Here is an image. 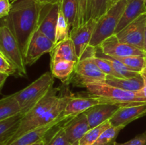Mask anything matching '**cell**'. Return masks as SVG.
<instances>
[{
    "instance_id": "obj_16",
    "label": "cell",
    "mask_w": 146,
    "mask_h": 145,
    "mask_svg": "<svg viewBox=\"0 0 146 145\" xmlns=\"http://www.w3.org/2000/svg\"><path fill=\"white\" fill-rule=\"evenodd\" d=\"M71 117L62 115L59 118L54 120V122H50V123L47 124L44 126L39 127L32 129V130L29 131L28 132L24 134L21 136L11 142L8 145H31L38 142H41V141H43L46 134L48 133V131L51 130L54 126L61 123L63 121L68 119Z\"/></svg>"
},
{
    "instance_id": "obj_37",
    "label": "cell",
    "mask_w": 146,
    "mask_h": 145,
    "mask_svg": "<svg viewBox=\"0 0 146 145\" xmlns=\"http://www.w3.org/2000/svg\"><path fill=\"white\" fill-rule=\"evenodd\" d=\"M34 1L38 3V4H39L40 5L43 6L45 5V4H54V3L59 2L61 0H34Z\"/></svg>"
},
{
    "instance_id": "obj_44",
    "label": "cell",
    "mask_w": 146,
    "mask_h": 145,
    "mask_svg": "<svg viewBox=\"0 0 146 145\" xmlns=\"http://www.w3.org/2000/svg\"><path fill=\"white\" fill-rule=\"evenodd\" d=\"M73 145H78V144H73Z\"/></svg>"
},
{
    "instance_id": "obj_11",
    "label": "cell",
    "mask_w": 146,
    "mask_h": 145,
    "mask_svg": "<svg viewBox=\"0 0 146 145\" xmlns=\"http://www.w3.org/2000/svg\"><path fill=\"white\" fill-rule=\"evenodd\" d=\"M59 9L60 1L41 6L38 18V29L54 43Z\"/></svg>"
},
{
    "instance_id": "obj_46",
    "label": "cell",
    "mask_w": 146,
    "mask_h": 145,
    "mask_svg": "<svg viewBox=\"0 0 146 145\" xmlns=\"http://www.w3.org/2000/svg\"><path fill=\"white\" fill-rule=\"evenodd\" d=\"M41 145H43V143H42V144H41Z\"/></svg>"
},
{
    "instance_id": "obj_23",
    "label": "cell",
    "mask_w": 146,
    "mask_h": 145,
    "mask_svg": "<svg viewBox=\"0 0 146 145\" xmlns=\"http://www.w3.org/2000/svg\"><path fill=\"white\" fill-rule=\"evenodd\" d=\"M68 119L54 126L51 130L48 131V133L46 134L43 139V145H73L66 136L65 132L63 127L64 124Z\"/></svg>"
},
{
    "instance_id": "obj_29",
    "label": "cell",
    "mask_w": 146,
    "mask_h": 145,
    "mask_svg": "<svg viewBox=\"0 0 146 145\" xmlns=\"http://www.w3.org/2000/svg\"><path fill=\"white\" fill-rule=\"evenodd\" d=\"M76 1L78 5V16H77L76 24L73 29L84 25L91 19L90 16L91 0H76Z\"/></svg>"
},
{
    "instance_id": "obj_15",
    "label": "cell",
    "mask_w": 146,
    "mask_h": 145,
    "mask_svg": "<svg viewBox=\"0 0 146 145\" xmlns=\"http://www.w3.org/2000/svg\"><path fill=\"white\" fill-rule=\"evenodd\" d=\"M99 104L105 103L102 99L98 97L91 95L88 96H75L72 95L66 105L63 115L67 117L76 116Z\"/></svg>"
},
{
    "instance_id": "obj_7",
    "label": "cell",
    "mask_w": 146,
    "mask_h": 145,
    "mask_svg": "<svg viewBox=\"0 0 146 145\" xmlns=\"http://www.w3.org/2000/svg\"><path fill=\"white\" fill-rule=\"evenodd\" d=\"M92 58L78 61L67 82H71L78 86L85 87L90 84L105 82L107 75L100 70Z\"/></svg>"
},
{
    "instance_id": "obj_35",
    "label": "cell",
    "mask_w": 146,
    "mask_h": 145,
    "mask_svg": "<svg viewBox=\"0 0 146 145\" xmlns=\"http://www.w3.org/2000/svg\"><path fill=\"white\" fill-rule=\"evenodd\" d=\"M11 5L8 0H0V18H5L9 15Z\"/></svg>"
},
{
    "instance_id": "obj_6",
    "label": "cell",
    "mask_w": 146,
    "mask_h": 145,
    "mask_svg": "<svg viewBox=\"0 0 146 145\" xmlns=\"http://www.w3.org/2000/svg\"><path fill=\"white\" fill-rule=\"evenodd\" d=\"M0 51L9 59L20 77L27 76V70L18 42L8 26L4 22L0 24Z\"/></svg>"
},
{
    "instance_id": "obj_34",
    "label": "cell",
    "mask_w": 146,
    "mask_h": 145,
    "mask_svg": "<svg viewBox=\"0 0 146 145\" xmlns=\"http://www.w3.org/2000/svg\"><path fill=\"white\" fill-rule=\"evenodd\" d=\"M113 145H146V132L137 135L131 140L124 143H117L115 142Z\"/></svg>"
},
{
    "instance_id": "obj_41",
    "label": "cell",
    "mask_w": 146,
    "mask_h": 145,
    "mask_svg": "<svg viewBox=\"0 0 146 145\" xmlns=\"http://www.w3.org/2000/svg\"><path fill=\"white\" fill-rule=\"evenodd\" d=\"M42 143H43V141H41V142H36V143H34L31 145H41L42 144Z\"/></svg>"
},
{
    "instance_id": "obj_32",
    "label": "cell",
    "mask_w": 146,
    "mask_h": 145,
    "mask_svg": "<svg viewBox=\"0 0 146 145\" xmlns=\"http://www.w3.org/2000/svg\"><path fill=\"white\" fill-rule=\"evenodd\" d=\"M0 72H4L9 75L19 76L18 72L14 65L1 51H0Z\"/></svg>"
},
{
    "instance_id": "obj_43",
    "label": "cell",
    "mask_w": 146,
    "mask_h": 145,
    "mask_svg": "<svg viewBox=\"0 0 146 145\" xmlns=\"http://www.w3.org/2000/svg\"><path fill=\"white\" fill-rule=\"evenodd\" d=\"M143 1H145V2H146V0H143Z\"/></svg>"
},
{
    "instance_id": "obj_9",
    "label": "cell",
    "mask_w": 146,
    "mask_h": 145,
    "mask_svg": "<svg viewBox=\"0 0 146 145\" xmlns=\"http://www.w3.org/2000/svg\"><path fill=\"white\" fill-rule=\"evenodd\" d=\"M146 25V13L116 34L121 42L129 44L144 51V34Z\"/></svg>"
},
{
    "instance_id": "obj_19",
    "label": "cell",
    "mask_w": 146,
    "mask_h": 145,
    "mask_svg": "<svg viewBox=\"0 0 146 145\" xmlns=\"http://www.w3.org/2000/svg\"><path fill=\"white\" fill-rule=\"evenodd\" d=\"M50 53L51 62H54L58 60H67L76 63L78 61L74 42L70 37L57 44Z\"/></svg>"
},
{
    "instance_id": "obj_45",
    "label": "cell",
    "mask_w": 146,
    "mask_h": 145,
    "mask_svg": "<svg viewBox=\"0 0 146 145\" xmlns=\"http://www.w3.org/2000/svg\"><path fill=\"white\" fill-rule=\"evenodd\" d=\"M0 145H4V144H0Z\"/></svg>"
},
{
    "instance_id": "obj_30",
    "label": "cell",
    "mask_w": 146,
    "mask_h": 145,
    "mask_svg": "<svg viewBox=\"0 0 146 145\" xmlns=\"http://www.w3.org/2000/svg\"><path fill=\"white\" fill-rule=\"evenodd\" d=\"M69 37L70 29L68 28L66 20L62 11L61 9H59L58 21H57L56 28V45L58 43L67 39Z\"/></svg>"
},
{
    "instance_id": "obj_38",
    "label": "cell",
    "mask_w": 146,
    "mask_h": 145,
    "mask_svg": "<svg viewBox=\"0 0 146 145\" xmlns=\"http://www.w3.org/2000/svg\"><path fill=\"white\" fill-rule=\"evenodd\" d=\"M9 76V75H7V74L0 72V90H1V88L3 87L4 82L7 80V78H8Z\"/></svg>"
},
{
    "instance_id": "obj_42",
    "label": "cell",
    "mask_w": 146,
    "mask_h": 145,
    "mask_svg": "<svg viewBox=\"0 0 146 145\" xmlns=\"http://www.w3.org/2000/svg\"><path fill=\"white\" fill-rule=\"evenodd\" d=\"M8 1H9V2H10V3H11V4H14V2H16V1H17V0H8Z\"/></svg>"
},
{
    "instance_id": "obj_27",
    "label": "cell",
    "mask_w": 146,
    "mask_h": 145,
    "mask_svg": "<svg viewBox=\"0 0 146 145\" xmlns=\"http://www.w3.org/2000/svg\"><path fill=\"white\" fill-rule=\"evenodd\" d=\"M135 72H141L146 66V57L133 55L125 57H113Z\"/></svg>"
},
{
    "instance_id": "obj_33",
    "label": "cell",
    "mask_w": 146,
    "mask_h": 145,
    "mask_svg": "<svg viewBox=\"0 0 146 145\" xmlns=\"http://www.w3.org/2000/svg\"><path fill=\"white\" fill-rule=\"evenodd\" d=\"M92 59L93 61H94V62L96 64L97 66L100 68V70H101V71H103L104 73L106 74L107 75L118 77L117 74L115 73L114 70L113 69V68L111 67V64L108 62V61H107L106 58L96 56L94 57V58H93Z\"/></svg>"
},
{
    "instance_id": "obj_22",
    "label": "cell",
    "mask_w": 146,
    "mask_h": 145,
    "mask_svg": "<svg viewBox=\"0 0 146 145\" xmlns=\"http://www.w3.org/2000/svg\"><path fill=\"white\" fill-rule=\"evenodd\" d=\"M76 63L67 60H58L51 62V74L54 78L67 82L74 71Z\"/></svg>"
},
{
    "instance_id": "obj_21",
    "label": "cell",
    "mask_w": 146,
    "mask_h": 145,
    "mask_svg": "<svg viewBox=\"0 0 146 145\" xmlns=\"http://www.w3.org/2000/svg\"><path fill=\"white\" fill-rule=\"evenodd\" d=\"M23 115L21 113L0 122V144L7 145L19 127Z\"/></svg>"
},
{
    "instance_id": "obj_17",
    "label": "cell",
    "mask_w": 146,
    "mask_h": 145,
    "mask_svg": "<svg viewBox=\"0 0 146 145\" xmlns=\"http://www.w3.org/2000/svg\"><path fill=\"white\" fill-rule=\"evenodd\" d=\"M121 107L112 104H99L84 112L86 115L90 127L94 128L110 120Z\"/></svg>"
},
{
    "instance_id": "obj_39",
    "label": "cell",
    "mask_w": 146,
    "mask_h": 145,
    "mask_svg": "<svg viewBox=\"0 0 146 145\" xmlns=\"http://www.w3.org/2000/svg\"><path fill=\"white\" fill-rule=\"evenodd\" d=\"M121 0H108V10Z\"/></svg>"
},
{
    "instance_id": "obj_25",
    "label": "cell",
    "mask_w": 146,
    "mask_h": 145,
    "mask_svg": "<svg viewBox=\"0 0 146 145\" xmlns=\"http://www.w3.org/2000/svg\"><path fill=\"white\" fill-rule=\"evenodd\" d=\"M60 9L62 11L70 32L74 28L78 16V5L76 0H61Z\"/></svg>"
},
{
    "instance_id": "obj_40",
    "label": "cell",
    "mask_w": 146,
    "mask_h": 145,
    "mask_svg": "<svg viewBox=\"0 0 146 145\" xmlns=\"http://www.w3.org/2000/svg\"><path fill=\"white\" fill-rule=\"evenodd\" d=\"M144 51L146 52V25L145 28V34H144Z\"/></svg>"
},
{
    "instance_id": "obj_28",
    "label": "cell",
    "mask_w": 146,
    "mask_h": 145,
    "mask_svg": "<svg viewBox=\"0 0 146 145\" xmlns=\"http://www.w3.org/2000/svg\"><path fill=\"white\" fill-rule=\"evenodd\" d=\"M123 127L111 126L101 134L94 145H113Z\"/></svg>"
},
{
    "instance_id": "obj_4",
    "label": "cell",
    "mask_w": 146,
    "mask_h": 145,
    "mask_svg": "<svg viewBox=\"0 0 146 145\" xmlns=\"http://www.w3.org/2000/svg\"><path fill=\"white\" fill-rule=\"evenodd\" d=\"M126 4L127 0H121L111 7L96 21L90 45L98 47L104 40L115 34V31Z\"/></svg>"
},
{
    "instance_id": "obj_20",
    "label": "cell",
    "mask_w": 146,
    "mask_h": 145,
    "mask_svg": "<svg viewBox=\"0 0 146 145\" xmlns=\"http://www.w3.org/2000/svg\"><path fill=\"white\" fill-rule=\"evenodd\" d=\"M105 83L125 90L138 92L143 86V79L141 75L131 78H118L107 75Z\"/></svg>"
},
{
    "instance_id": "obj_3",
    "label": "cell",
    "mask_w": 146,
    "mask_h": 145,
    "mask_svg": "<svg viewBox=\"0 0 146 145\" xmlns=\"http://www.w3.org/2000/svg\"><path fill=\"white\" fill-rule=\"evenodd\" d=\"M54 77L51 72L41 75L24 89L14 93L21 108V113L26 115L54 87Z\"/></svg>"
},
{
    "instance_id": "obj_13",
    "label": "cell",
    "mask_w": 146,
    "mask_h": 145,
    "mask_svg": "<svg viewBox=\"0 0 146 145\" xmlns=\"http://www.w3.org/2000/svg\"><path fill=\"white\" fill-rule=\"evenodd\" d=\"M96 24V21L91 19L84 25L74 28L70 32V38L74 42L78 61L86 48L90 45Z\"/></svg>"
},
{
    "instance_id": "obj_24",
    "label": "cell",
    "mask_w": 146,
    "mask_h": 145,
    "mask_svg": "<svg viewBox=\"0 0 146 145\" xmlns=\"http://www.w3.org/2000/svg\"><path fill=\"white\" fill-rule=\"evenodd\" d=\"M21 113V108L14 94L0 99V122Z\"/></svg>"
},
{
    "instance_id": "obj_31",
    "label": "cell",
    "mask_w": 146,
    "mask_h": 145,
    "mask_svg": "<svg viewBox=\"0 0 146 145\" xmlns=\"http://www.w3.org/2000/svg\"><path fill=\"white\" fill-rule=\"evenodd\" d=\"M108 11V0H91L90 16L97 21ZM90 19V20H91Z\"/></svg>"
},
{
    "instance_id": "obj_18",
    "label": "cell",
    "mask_w": 146,
    "mask_h": 145,
    "mask_svg": "<svg viewBox=\"0 0 146 145\" xmlns=\"http://www.w3.org/2000/svg\"><path fill=\"white\" fill-rule=\"evenodd\" d=\"M146 13V2L143 0H127V4L119 20L115 34L135 21L141 14Z\"/></svg>"
},
{
    "instance_id": "obj_8",
    "label": "cell",
    "mask_w": 146,
    "mask_h": 145,
    "mask_svg": "<svg viewBox=\"0 0 146 145\" xmlns=\"http://www.w3.org/2000/svg\"><path fill=\"white\" fill-rule=\"evenodd\" d=\"M55 46V43L37 28L30 39L24 55L26 66L32 65L44 54L51 53Z\"/></svg>"
},
{
    "instance_id": "obj_10",
    "label": "cell",
    "mask_w": 146,
    "mask_h": 145,
    "mask_svg": "<svg viewBox=\"0 0 146 145\" xmlns=\"http://www.w3.org/2000/svg\"><path fill=\"white\" fill-rule=\"evenodd\" d=\"M98 48L104 54L111 57H125L138 55L146 57V52L129 44L122 43L115 34L104 40Z\"/></svg>"
},
{
    "instance_id": "obj_26",
    "label": "cell",
    "mask_w": 146,
    "mask_h": 145,
    "mask_svg": "<svg viewBox=\"0 0 146 145\" xmlns=\"http://www.w3.org/2000/svg\"><path fill=\"white\" fill-rule=\"evenodd\" d=\"M111 126L110 121H106L100 125L90 129L78 142V145H94L101 134Z\"/></svg>"
},
{
    "instance_id": "obj_12",
    "label": "cell",
    "mask_w": 146,
    "mask_h": 145,
    "mask_svg": "<svg viewBox=\"0 0 146 145\" xmlns=\"http://www.w3.org/2000/svg\"><path fill=\"white\" fill-rule=\"evenodd\" d=\"M66 136L71 144H78L80 139L91 129L84 113L71 117L63 125Z\"/></svg>"
},
{
    "instance_id": "obj_5",
    "label": "cell",
    "mask_w": 146,
    "mask_h": 145,
    "mask_svg": "<svg viewBox=\"0 0 146 145\" xmlns=\"http://www.w3.org/2000/svg\"><path fill=\"white\" fill-rule=\"evenodd\" d=\"M58 91V88H55L53 87L48 91V93L31 110L29 111L26 115H23L18 129L7 145L21 136L24 134L28 132L29 131L32 130L35 122L38 119H40L46 111L52 107L58 100L60 96L57 95Z\"/></svg>"
},
{
    "instance_id": "obj_14",
    "label": "cell",
    "mask_w": 146,
    "mask_h": 145,
    "mask_svg": "<svg viewBox=\"0 0 146 145\" xmlns=\"http://www.w3.org/2000/svg\"><path fill=\"white\" fill-rule=\"evenodd\" d=\"M146 115V104L121 107L110 119L111 126L123 127Z\"/></svg>"
},
{
    "instance_id": "obj_2",
    "label": "cell",
    "mask_w": 146,
    "mask_h": 145,
    "mask_svg": "<svg viewBox=\"0 0 146 145\" xmlns=\"http://www.w3.org/2000/svg\"><path fill=\"white\" fill-rule=\"evenodd\" d=\"M85 88L89 95L101 98L105 104H112L119 107L146 104V99L140 98L137 92L121 89L105 82L90 84L86 85Z\"/></svg>"
},
{
    "instance_id": "obj_1",
    "label": "cell",
    "mask_w": 146,
    "mask_h": 145,
    "mask_svg": "<svg viewBox=\"0 0 146 145\" xmlns=\"http://www.w3.org/2000/svg\"><path fill=\"white\" fill-rule=\"evenodd\" d=\"M41 8L34 0H17L11 5L9 15L2 18L15 36L24 59L30 39L38 28Z\"/></svg>"
},
{
    "instance_id": "obj_36",
    "label": "cell",
    "mask_w": 146,
    "mask_h": 145,
    "mask_svg": "<svg viewBox=\"0 0 146 145\" xmlns=\"http://www.w3.org/2000/svg\"><path fill=\"white\" fill-rule=\"evenodd\" d=\"M141 75L142 76L143 79V86L139 91L137 92V94H138L140 98L146 99V66L141 72Z\"/></svg>"
}]
</instances>
